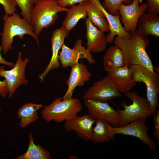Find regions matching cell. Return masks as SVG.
Wrapping results in <instances>:
<instances>
[{
	"label": "cell",
	"instance_id": "obj_25",
	"mask_svg": "<svg viewBox=\"0 0 159 159\" xmlns=\"http://www.w3.org/2000/svg\"><path fill=\"white\" fill-rule=\"evenodd\" d=\"M29 144L27 150L23 154L18 156L15 159H51L50 153L39 144L36 145L32 133L29 134Z\"/></svg>",
	"mask_w": 159,
	"mask_h": 159
},
{
	"label": "cell",
	"instance_id": "obj_6",
	"mask_svg": "<svg viewBox=\"0 0 159 159\" xmlns=\"http://www.w3.org/2000/svg\"><path fill=\"white\" fill-rule=\"evenodd\" d=\"M132 79L136 82L144 83L146 87L147 98L149 102L152 115L156 113L159 107V72L153 73L142 66L132 65L128 67Z\"/></svg>",
	"mask_w": 159,
	"mask_h": 159
},
{
	"label": "cell",
	"instance_id": "obj_30",
	"mask_svg": "<svg viewBox=\"0 0 159 159\" xmlns=\"http://www.w3.org/2000/svg\"><path fill=\"white\" fill-rule=\"evenodd\" d=\"M153 116V121L154 123V129L153 130V135L157 142V144H159V110H157L156 113Z\"/></svg>",
	"mask_w": 159,
	"mask_h": 159
},
{
	"label": "cell",
	"instance_id": "obj_11",
	"mask_svg": "<svg viewBox=\"0 0 159 159\" xmlns=\"http://www.w3.org/2000/svg\"><path fill=\"white\" fill-rule=\"evenodd\" d=\"M88 114L95 119L108 122L114 127H117L120 122V115L117 110H115L108 104V102H102L89 99L84 100Z\"/></svg>",
	"mask_w": 159,
	"mask_h": 159
},
{
	"label": "cell",
	"instance_id": "obj_14",
	"mask_svg": "<svg viewBox=\"0 0 159 159\" xmlns=\"http://www.w3.org/2000/svg\"><path fill=\"white\" fill-rule=\"evenodd\" d=\"M95 121V119L89 114H85L65 121L63 127L67 132L74 131L79 138L87 142L91 140L92 126Z\"/></svg>",
	"mask_w": 159,
	"mask_h": 159
},
{
	"label": "cell",
	"instance_id": "obj_7",
	"mask_svg": "<svg viewBox=\"0 0 159 159\" xmlns=\"http://www.w3.org/2000/svg\"><path fill=\"white\" fill-rule=\"evenodd\" d=\"M29 61L27 57L22 58V53L19 52L16 63L10 70L5 69V67H0V77H4L8 88V97L11 98L14 93L22 85H26L28 80L26 78V66Z\"/></svg>",
	"mask_w": 159,
	"mask_h": 159
},
{
	"label": "cell",
	"instance_id": "obj_5",
	"mask_svg": "<svg viewBox=\"0 0 159 159\" xmlns=\"http://www.w3.org/2000/svg\"><path fill=\"white\" fill-rule=\"evenodd\" d=\"M125 95L130 99L132 102L129 105L126 102L121 103V106L124 108L123 110L117 107L120 118L117 127H122L138 119L145 121L152 115L151 106L146 98L140 96L135 91L126 92Z\"/></svg>",
	"mask_w": 159,
	"mask_h": 159
},
{
	"label": "cell",
	"instance_id": "obj_20",
	"mask_svg": "<svg viewBox=\"0 0 159 159\" xmlns=\"http://www.w3.org/2000/svg\"><path fill=\"white\" fill-rule=\"evenodd\" d=\"M95 123V126L92 128L91 139L93 143H104L115 139V135L112 132V126L109 122L97 119Z\"/></svg>",
	"mask_w": 159,
	"mask_h": 159
},
{
	"label": "cell",
	"instance_id": "obj_3",
	"mask_svg": "<svg viewBox=\"0 0 159 159\" xmlns=\"http://www.w3.org/2000/svg\"><path fill=\"white\" fill-rule=\"evenodd\" d=\"M68 9L59 6L55 0H37L30 17L34 33L38 36L44 29H47L54 24L59 12L66 11Z\"/></svg>",
	"mask_w": 159,
	"mask_h": 159
},
{
	"label": "cell",
	"instance_id": "obj_26",
	"mask_svg": "<svg viewBox=\"0 0 159 159\" xmlns=\"http://www.w3.org/2000/svg\"><path fill=\"white\" fill-rule=\"evenodd\" d=\"M14 0L21 10L20 14L23 18L30 23L31 13L37 0Z\"/></svg>",
	"mask_w": 159,
	"mask_h": 159
},
{
	"label": "cell",
	"instance_id": "obj_8",
	"mask_svg": "<svg viewBox=\"0 0 159 159\" xmlns=\"http://www.w3.org/2000/svg\"><path fill=\"white\" fill-rule=\"evenodd\" d=\"M143 2V0H133L130 4L125 5L121 3L118 6V12L121 16L120 20L124 29L128 33L135 31L140 16L147 11L146 3L139 5Z\"/></svg>",
	"mask_w": 159,
	"mask_h": 159
},
{
	"label": "cell",
	"instance_id": "obj_21",
	"mask_svg": "<svg viewBox=\"0 0 159 159\" xmlns=\"http://www.w3.org/2000/svg\"><path fill=\"white\" fill-rule=\"evenodd\" d=\"M103 59L104 70L107 72L125 65L122 51L116 45L106 50Z\"/></svg>",
	"mask_w": 159,
	"mask_h": 159
},
{
	"label": "cell",
	"instance_id": "obj_10",
	"mask_svg": "<svg viewBox=\"0 0 159 159\" xmlns=\"http://www.w3.org/2000/svg\"><path fill=\"white\" fill-rule=\"evenodd\" d=\"M82 40L79 39L76 42L74 47L71 49L64 44L59 53V61L63 68L72 67L78 62L79 59L85 58L90 64L95 63L93 56L85 47L82 45Z\"/></svg>",
	"mask_w": 159,
	"mask_h": 159
},
{
	"label": "cell",
	"instance_id": "obj_1",
	"mask_svg": "<svg viewBox=\"0 0 159 159\" xmlns=\"http://www.w3.org/2000/svg\"><path fill=\"white\" fill-rule=\"evenodd\" d=\"M114 42L122 51L125 66L128 67L134 64L139 65L153 73H155L146 50L149 40L146 37L141 35L137 29L129 37L116 36Z\"/></svg>",
	"mask_w": 159,
	"mask_h": 159
},
{
	"label": "cell",
	"instance_id": "obj_4",
	"mask_svg": "<svg viewBox=\"0 0 159 159\" xmlns=\"http://www.w3.org/2000/svg\"><path fill=\"white\" fill-rule=\"evenodd\" d=\"M62 99V97L56 98L50 105L44 107L41 114L47 122L53 121L60 123L69 120L76 117L82 111V106L78 99Z\"/></svg>",
	"mask_w": 159,
	"mask_h": 159
},
{
	"label": "cell",
	"instance_id": "obj_15",
	"mask_svg": "<svg viewBox=\"0 0 159 159\" xmlns=\"http://www.w3.org/2000/svg\"><path fill=\"white\" fill-rule=\"evenodd\" d=\"M92 73L88 70L87 66L82 62L78 63L71 67L69 78L66 82L68 88L62 99L72 98L73 91L77 87H81L90 80Z\"/></svg>",
	"mask_w": 159,
	"mask_h": 159
},
{
	"label": "cell",
	"instance_id": "obj_22",
	"mask_svg": "<svg viewBox=\"0 0 159 159\" xmlns=\"http://www.w3.org/2000/svg\"><path fill=\"white\" fill-rule=\"evenodd\" d=\"M87 16L93 24L104 32H110L109 24L103 12L89 0L83 3Z\"/></svg>",
	"mask_w": 159,
	"mask_h": 159
},
{
	"label": "cell",
	"instance_id": "obj_12",
	"mask_svg": "<svg viewBox=\"0 0 159 159\" xmlns=\"http://www.w3.org/2000/svg\"><path fill=\"white\" fill-rule=\"evenodd\" d=\"M145 122L138 119L122 127L112 126V132L115 135L120 134L136 137L147 145L151 151H154L156 148L157 144L148 136V132L149 129Z\"/></svg>",
	"mask_w": 159,
	"mask_h": 159
},
{
	"label": "cell",
	"instance_id": "obj_2",
	"mask_svg": "<svg viewBox=\"0 0 159 159\" xmlns=\"http://www.w3.org/2000/svg\"><path fill=\"white\" fill-rule=\"evenodd\" d=\"M2 18L3 29L1 34V46L4 54L12 49L14 39L16 36L22 39L25 35H30L35 39L39 46L38 37L34 33L33 28L30 22L16 13L11 15L5 14Z\"/></svg>",
	"mask_w": 159,
	"mask_h": 159
},
{
	"label": "cell",
	"instance_id": "obj_23",
	"mask_svg": "<svg viewBox=\"0 0 159 159\" xmlns=\"http://www.w3.org/2000/svg\"><path fill=\"white\" fill-rule=\"evenodd\" d=\"M68 9L62 26L69 32L77 25L81 19H86L87 16L85 7L83 3L74 5Z\"/></svg>",
	"mask_w": 159,
	"mask_h": 159
},
{
	"label": "cell",
	"instance_id": "obj_33",
	"mask_svg": "<svg viewBox=\"0 0 159 159\" xmlns=\"http://www.w3.org/2000/svg\"><path fill=\"white\" fill-rule=\"evenodd\" d=\"M2 50L1 47L0 45V64L6 65L12 68L14 66L15 63L5 60L1 56V52Z\"/></svg>",
	"mask_w": 159,
	"mask_h": 159
},
{
	"label": "cell",
	"instance_id": "obj_27",
	"mask_svg": "<svg viewBox=\"0 0 159 159\" xmlns=\"http://www.w3.org/2000/svg\"><path fill=\"white\" fill-rule=\"evenodd\" d=\"M133 0H104L102 6L110 14L116 16L119 14L117 8L121 3L125 5L131 4Z\"/></svg>",
	"mask_w": 159,
	"mask_h": 159
},
{
	"label": "cell",
	"instance_id": "obj_28",
	"mask_svg": "<svg viewBox=\"0 0 159 159\" xmlns=\"http://www.w3.org/2000/svg\"><path fill=\"white\" fill-rule=\"evenodd\" d=\"M0 4L3 7L5 14L11 15L16 13L18 6L14 0H0Z\"/></svg>",
	"mask_w": 159,
	"mask_h": 159
},
{
	"label": "cell",
	"instance_id": "obj_9",
	"mask_svg": "<svg viewBox=\"0 0 159 159\" xmlns=\"http://www.w3.org/2000/svg\"><path fill=\"white\" fill-rule=\"evenodd\" d=\"M122 95L117 90L108 76L94 82L82 96L84 100L107 102Z\"/></svg>",
	"mask_w": 159,
	"mask_h": 159
},
{
	"label": "cell",
	"instance_id": "obj_19",
	"mask_svg": "<svg viewBox=\"0 0 159 159\" xmlns=\"http://www.w3.org/2000/svg\"><path fill=\"white\" fill-rule=\"evenodd\" d=\"M137 29L142 36L159 37V16L149 13H143L140 17Z\"/></svg>",
	"mask_w": 159,
	"mask_h": 159
},
{
	"label": "cell",
	"instance_id": "obj_29",
	"mask_svg": "<svg viewBox=\"0 0 159 159\" xmlns=\"http://www.w3.org/2000/svg\"><path fill=\"white\" fill-rule=\"evenodd\" d=\"M148 13L155 15L159 14V0H147Z\"/></svg>",
	"mask_w": 159,
	"mask_h": 159
},
{
	"label": "cell",
	"instance_id": "obj_18",
	"mask_svg": "<svg viewBox=\"0 0 159 159\" xmlns=\"http://www.w3.org/2000/svg\"><path fill=\"white\" fill-rule=\"evenodd\" d=\"M107 75L120 93L130 91L136 85L130 69L125 65L108 72Z\"/></svg>",
	"mask_w": 159,
	"mask_h": 159
},
{
	"label": "cell",
	"instance_id": "obj_35",
	"mask_svg": "<svg viewBox=\"0 0 159 159\" xmlns=\"http://www.w3.org/2000/svg\"><path fill=\"white\" fill-rule=\"evenodd\" d=\"M1 32H0V36L1 35Z\"/></svg>",
	"mask_w": 159,
	"mask_h": 159
},
{
	"label": "cell",
	"instance_id": "obj_32",
	"mask_svg": "<svg viewBox=\"0 0 159 159\" xmlns=\"http://www.w3.org/2000/svg\"><path fill=\"white\" fill-rule=\"evenodd\" d=\"M9 92L8 88L6 82L5 80L3 81L0 80V96L5 97Z\"/></svg>",
	"mask_w": 159,
	"mask_h": 159
},
{
	"label": "cell",
	"instance_id": "obj_34",
	"mask_svg": "<svg viewBox=\"0 0 159 159\" xmlns=\"http://www.w3.org/2000/svg\"><path fill=\"white\" fill-rule=\"evenodd\" d=\"M1 108L0 107V112H1Z\"/></svg>",
	"mask_w": 159,
	"mask_h": 159
},
{
	"label": "cell",
	"instance_id": "obj_16",
	"mask_svg": "<svg viewBox=\"0 0 159 159\" xmlns=\"http://www.w3.org/2000/svg\"><path fill=\"white\" fill-rule=\"evenodd\" d=\"M87 49L91 53L103 52L106 49L107 42L104 32L94 25L88 18L85 21Z\"/></svg>",
	"mask_w": 159,
	"mask_h": 159
},
{
	"label": "cell",
	"instance_id": "obj_31",
	"mask_svg": "<svg viewBox=\"0 0 159 159\" xmlns=\"http://www.w3.org/2000/svg\"><path fill=\"white\" fill-rule=\"evenodd\" d=\"M58 5L62 7L72 6L77 4L84 3L88 0H55Z\"/></svg>",
	"mask_w": 159,
	"mask_h": 159
},
{
	"label": "cell",
	"instance_id": "obj_24",
	"mask_svg": "<svg viewBox=\"0 0 159 159\" xmlns=\"http://www.w3.org/2000/svg\"><path fill=\"white\" fill-rule=\"evenodd\" d=\"M42 107L43 105L41 104L32 102L26 103L22 106L17 113L21 120L20 125L22 127H25L37 120L38 118L37 111Z\"/></svg>",
	"mask_w": 159,
	"mask_h": 159
},
{
	"label": "cell",
	"instance_id": "obj_13",
	"mask_svg": "<svg viewBox=\"0 0 159 159\" xmlns=\"http://www.w3.org/2000/svg\"><path fill=\"white\" fill-rule=\"evenodd\" d=\"M69 32L62 26L55 29L52 32L50 42L51 44L52 56L49 64L45 70L38 75L41 82H43L48 73L53 69H58L60 64L59 61V54L60 49L64 44V40L68 36Z\"/></svg>",
	"mask_w": 159,
	"mask_h": 159
},
{
	"label": "cell",
	"instance_id": "obj_17",
	"mask_svg": "<svg viewBox=\"0 0 159 159\" xmlns=\"http://www.w3.org/2000/svg\"><path fill=\"white\" fill-rule=\"evenodd\" d=\"M97 6L104 14L109 24L110 32L106 35L107 43H111L114 42L115 36L128 37L131 34L127 32L122 26L120 19V15H113L107 11L101 4L100 0H88Z\"/></svg>",
	"mask_w": 159,
	"mask_h": 159
}]
</instances>
